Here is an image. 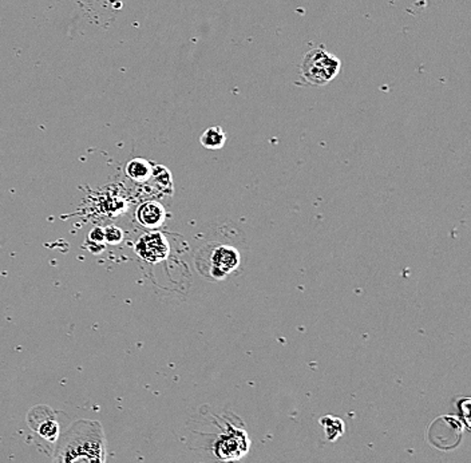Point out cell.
Listing matches in <instances>:
<instances>
[{
    "mask_svg": "<svg viewBox=\"0 0 471 463\" xmlns=\"http://www.w3.org/2000/svg\"><path fill=\"white\" fill-rule=\"evenodd\" d=\"M38 433L47 441H57L59 436V427H58L57 422L50 421V419L43 422L42 424H39Z\"/></svg>",
    "mask_w": 471,
    "mask_h": 463,
    "instance_id": "9c48e42d",
    "label": "cell"
},
{
    "mask_svg": "<svg viewBox=\"0 0 471 463\" xmlns=\"http://www.w3.org/2000/svg\"><path fill=\"white\" fill-rule=\"evenodd\" d=\"M137 219L140 224L149 228V229H157L161 225L164 224L166 219V211L165 208L157 202V201H147L142 204L138 211H137Z\"/></svg>",
    "mask_w": 471,
    "mask_h": 463,
    "instance_id": "5b68a950",
    "label": "cell"
},
{
    "mask_svg": "<svg viewBox=\"0 0 471 463\" xmlns=\"http://www.w3.org/2000/svg\"><path fill=\"white\" fill-rule=\"evenodd\" d=\"M103 237L107 244H119L124 240V232L117 226H107L103 229Z\"/></svg>",
    "mask_w": 471,
    "mask_h": 463,
    "instance_id": "30bf717a",
    "label": "cell"
},
{
    "mask_svg": "<svg viewBox=\"0 0 471 463\" xmlns=\"http://www.w3.org/2000/svg\"><path fill=\"white\" fill-rule=\"evenodd\" d=\"M88 240H93L94 244H102L105 241L103 237V229L102 228H94L90 235H88Z\"/></svg>",
    "mask_w": 471,
    "mask_h": 463,
    "instance_id": "8fae6325",
    "label": "cell"
},
{
    "mask_svg": "<svg viewBox=\"0 0 471 463\" xmlns=\"http://www.w3.org/2000/svg\"><path fill=\"white\" fill-rule=\"evenodd\" d=\"M53 463H106V436L100 422H74L58 436Z\"/></svg>",
    "mask_w": 471,
    "mask_h": 463,
    "instance_id": "6da1fadb",
    "label": "cell"
},
{
    "mask_svg": "<svg viewBox=\"0 0 471 463\" xmlns=\"http://www.w3.org/2000/svg\"><path fill=\"white\" fill-rule=\"evenodd\" d=\"M342 70V62L329 53L324 46H317L303 58L300 66L301 79L310 86H326L332 82Z\"/></svg>",
    "mask_w": 471,
    "mask_h": 463,
    "instance_id": "7a4b0ae2",
    "label": "cell"
},
{
    "mask_svg": "<svg viewBox=\"0 0 471 463\" xmlns=\"http://www.w3.org/2000/svg\"><path fill=\"white\" fill-rule=\"evenodd\" d=\"M209 275L214 280H223L240 267V253L230 245H215L209 253Z\"/></svg>",
    "mask_w": 471,
    "mask_h": 463,
    "instance_id": "3957f363",
    "label": "cell"
},
{
    "mask_svg": "<svg viewBox=\"0 0 471 463\" xmlns=\"http://www.w3.org/2000/svg\"><path fill=\"white\" fill-rule=\"evenodd\" d=\"M157 185L158 189L166 195L173 193V180H171V171L165 167H154L152 177Z\"/></svg>",
    "mask_w": 471,
    "mask_h": 463,
    "instance_id": "ba28073f",
    "label": "cell"
},
{
    "mask_svg": "<svg viewBox=\"0 0 471 463\" xmlns=\"http://www.w3.org/2000/svg\"><path fill=\"white\" fill-rule=\"evenodd\" d=\"M225 141H227V134L220 126L206 129L200 137L201 145L205 149H211V150L221 149L225 145Z\"/></svg>",
    "mask_w": 471,
    "mask_h": 463,
    "instance_id": "52a82bcc",
    "label": "cell"
},
{
    "mask_svg": "<svg viewBox=\"0 0 471 463\" xmlns=\"http://www.w3.org/2000/svg\"><path fill=\"white\" fill-rule=\"evenodd\" d=\"M153 173V167L150 165L149 161L143 158H135L131 159L126 165V174L128 178H131L135 183H146L150 180Z\"/></svg>",
    "mask_w": 471,
    "mask_h": 463,
    "instance_id": "8992f818",
    "label": "cell"
},
{
    "mask_svg": "<svg viewBox=\"0 0 471 463\" xmlns=\"http://www.w3.org/2000/svg\"><path fill=\"white\" fill-rule=\"evenodd\" d=\"M134 249L145 261L150 264H157L169 256L171 245L162 233L147 232L138 239Z\"/></svg>",
    "mask_w": 471,
    "mask_h": 463,
    "instance_id": "277c9868",
    "label": "cell"
}]
</instances>
